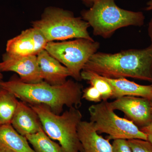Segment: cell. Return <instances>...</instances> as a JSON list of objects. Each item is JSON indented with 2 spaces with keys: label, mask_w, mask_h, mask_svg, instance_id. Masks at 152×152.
Here are the masks:
<instances>
[{
  "label": "cell",
  "mask_w": 152,
  "mask_h": 152,
  "mask_svg": "<svg viewBox=\"0 0 152 152\" xmlns=\"http://www.w3.org/2000/svg\"><path fill=\"white\" fill-rule=\"evenodd\" d=\"M0 87L12 93L29 105H45L54 113L60 115L64 106L78 109L82 104L83 86L69 80L62 85L53 86L45 81L28 83L14 78L0 82Z\"/></svg>",
  "instance_id": "cell-1"
},
{
  "label": "cell",
  "mask_w": 152,
  "mask_h": 152,
  "mask_svg": "<svg viewBox=\"0 0 152 152\" xmlns=\"http://www.w3.org/2000/svg\"><path fill=\"white\" fill-rule=\"evenodd\" d=\"M83 70L107 78H132L152 83V45L115 53L96 52Z\"/></svg>",
  "instance_id": "cell-2"
},
{
  "label": "cell",
  "mask_w": 152,
  "mask_h": 152,
  "mask_svg": "<svg viewBox=\"0 0 152 152\" xmlns=\"http://www.w3.org/2000/svg\"><path fill=\"white\" fill-rule=\"evenodd\" d=\"M82 16L93 28L94 34L104 39L121 28L142 26L145 20L143 13L121 8L115 0H95L89 9L82 12Z\"/></svg>",
  "instance_id": "cell-3"
},
{
  "label": "cell",
  "mask_w": 152,
  "mask_h": 152,
  "mask_svg": "<svg viewBox=\"0 0 152 152\" xmlns=\"http://www.w3.org/2000/svg\"><path fill=\"white\" fill-rule=\"evenodd\" d=\"M29 105L37 114L44 132L52 140L58 141L66 152H84L78 134L83 118L78 109L69 108L62 115H57L45 105Z\"/></svg>",
  "instance_id": "cell-4"
},
{
  "label": "cell",
  "mask_w": 152,
  "mask_h": 152,
  "mask_svg": "<svg viewBox=\"0 0 152 152\" xmlns=\"http://www.w3.org/2000/svg\"><path fill=\"white\" fill-rule=\"evenodd\" d=\"M33 27L42 34L48 42L74 38L94 40L88 32L90 26L88 22L58 8L46 9L42 18L33 22Z\"/></svg>",
  "instance_id": "cell-5"
},
{
  "label": "cell",
  "mask_w": 152,
  "mask_h": 152,
  "mask_svg": "<svg viewBox=\"0 0 152 152\" xmlns=\"http://www.w3.org/2000/svg\"><path fill=\"white\" fill-rule=\"evenodd\" d=\"M90 121L97 132L107 134L108 139H141L147 140L145 134L133 122L121 118L114 112L108 101L90 106L88 108Z\"/></svg>",
  "instance_id": "cell-6"
},
{
  "label": "cell",
  "mask_w": 152,
  "mask_h": 152,
  "mask_svg": "<svg viewBox=\"0 0 152 152\" xmlns=\"http://www.w3.org/2000/svg\"><path fill=\"white\" fill-rule=\"evenodd\" d=\"M99 47V43L94 40L77 39L61 42H48L45 50L67 68L71 77L80 81L84 67Z\"/></svg>",
  "instance_id": "cell-7"
},
{
  "label": "cell",
  "mask_w": 152,
  "mask_h": 152,
  "mask_svg": "<svg viewBox=\"0 0 152 152\" xmlns=\"http://www.w3.org/2000/svg\"><path fill=\"white\" fill-rule=\"evenodd\" d=\"M114 110L123 112L127 119L140 129L152 123L151 100L145 98L124 96L110 102Z\"/></svg>",
  "instance_id": "cell-8"
},
{
  "label": "cell",
  "mask_w": 152,
  "mask_h": 152,
  "mask_svg": "<svg viewBox=\"0 0 152 152\" xmlns=\"http://www.w3.org/2000/svg\"><path fill=\"white\" fill-rule=\"evenodd\" d=\"M48 43L42 34L33 27L8 41L7 53L12 56H37L45 50Z\"/></svg>",
  "instance_id": "cell-9"
},
{
  "label": "cell",
  "mask_w": 152,
  "mask_h": 152,
  "mask_svg": "<svg viewBox=\"0 0 152 152\" xmlns=\"http://www.w3.org/2000/svg\"><path fill=\"white\" fill-rule=\"evenodd\" d=\"M0 71L17 73L25 83H36L43 81L42 78L37 56H12L6 53L0 63Z\"/></svg>",
  "instance_id": "cell-10"
},
{
  "label": "cell",
  "mask_w": 152,
  "mask_h": 152,
  "mask_svg": "<svg viewBox=\"0 0 152 152\" xmlns=\"http://www.w3.org/2000/svg\"><path fill=\"white\" fill-rule=\"evenodd\" d=\"M42 78L44 81L53 86L62 85L71 76L67 68L43 50L37 55Z\"/></svg>",
  "instance_id": "cell-11"
},
{
  "label": "cell",
  "mask_w": 152,
  "mask_h": 152,
  "mask_svg": "<svg viewBox=\"0 0 152 152\" xmlns=\"http://www.w3.org/2000/svg\"><path fill=\"white\" fill-rule=\"evenodd\" d=\"M11 124L24 137L36 134L43 129L37 113L28 104L21 101H19Z\"/></svg>",
  "instance_id": "cell-12"
},
{
  "label": "cell",
  "mask_w": 152,
  "mask_h": 152,
  "mask_svg": "<svg viewBox=\"0 0 152 152\" xmlns=\"http://www.w3.org/2000/svg\"><path fill=\"white\" fill-rule=\"evenodd\" d=\"M77 132L84 152H113L110 140L99 135L91 121H81Z\"/></svg>",
  "instance_id": "cell-13"
},
{
  "label": "cell",
  "mask_w": 152,
  "mask_h": 152,
  "mask_svg": "<svg viewBox=\"0 0 152 152\" xmlns=\"http://www.w3.org/2000/svg\"><path fill=\"white\" fill-rule=\"evenodd\" d=\"M0 152H35L11 124L0 125Z\"/></svg>",
  "instance_id": "cell-14"
},
{
  "label": "cell",
  "mask_w": 152,
  "mask_h": 152,
  "mask_svg": "<svg viewBox=\"0 0 152 152\" xmlns=\"http://www.w3.org/2000/svg\"><path fill=\"white\" fill-rule=\"evenodd\" d=\"M103 77L111 86L113 99L124 96H133L152 100V83L150 85H142L122 78L110 79Z\"/></svg>",
  "instance_id": "cell-15"
},
{
  "label": "cell",
  "mask_w": 152,
  "mask_h": 152,
  "mask_svg": "<svg viewBox=\"0 0 152 152\" xmlns=\"http://www.w3.org/2000/svg\"><path fill=\"white\" fill-rule=\"evenodd\" d=\"M25 137L35 152H66L59 144L49 137L43 129L36 134Z\"/></svg>",
  "instance_id": "cell-16"
},
{
  "label": "cell",
  "mask_w": 152,
  "mask_h": 152,
  "mask_svg": "<svg viewBox=\"0 0 152 152\" xmlns=\"http://www.w3.org/2000/svg\"><path fill=\"white\" fill-rule=\"evenodd\" d=\"M19 101L12 93L0 87V121L2 124H11Z\"/></svg>",
  "instance_id": "cell-17"
},
{
  "label": "cell",
  "mask_w": 152,
  "mask_h": 152,
  "mask_svg": "<svg viewBox=\"0 0 152 152\" xmlns=\"http://www.w3.org/2000/svg\"><path fill=\"white\" fill-rule=\"evenodd\" d=\"M82 80L88 82L91 86L95 87L102 95V101H108L113 98V91L110 83L102 76L91 72L83 70L81 72Z\"/></svg>",
  "instance_id": "cell-18"
},
{
  "label": "cell",
  "mask_w": 152,
  "mask_h": 152,
  "mask_svg": "<svg viewBox=\"0 0 152 152\" xmlns=\"http://www.w3.org/2000/svg\"><path fill=\"white\" fill-rule=\"evenodd\" d=\"M132 152H152V144L141 139L128 140Z\"/></svg>",
  "instance_id": "cell-19"
},
{
  "label": "cell",
  "mask_w": 152,
  "mask_h": 152,
  "mask_svg": "<svg viewBox=\"0 0 152 152\" xmlns=\"http://www.w3.org/2000/svg\"><path fill=\"white\" fill-rule=\"evenodd\" d=\"M82 98L86 100L95 103L102 101V95L95 87L91 86L83 91Z\"/></svg>",
  "instance_id": "cell-20"
},
{
  "label": "cell",
  "mask_w": 152,
  "mask_h": 152,
  "mask_svg": "<svg viewBox=\"0 0 152 152\" xmlns=\"http://www.w3.org/2000/svg\"><path fill=\"white\" fill-rule=\"evenodd\" d=\"M113 152H132L128 140L117 139L112 144Z\"/></svg>",
  "instance_id": "cell-21"
},
{
  "label": "cell",
  "mask_w": 152,
  "mask_h": 152,
  "mask_svg": "<svg viewBox=\"0 0 152 152\" xmlns=\"http://www.w3.org/2000/svg\"><path fill=\"white\" fill-rule=\"evenodd\" d=\"M140 129L146 134L147 140L152 144V123L146 126L141 128Z\"/></svg>",
  "instance_id": "cell-22"
},
{
  "label": "cell",
  "mask_w": 152,
  "mask_h": 152,
  "mask_svg": "<svg viewBox=\"0 0 152 152\" xmlns=\"http://www.w3.org/2000/svg\"><path fill=\"white\" fill-rule=\"evenodd\" d=\"M148 33L151 41V45H152V18L148 24Z\"/></svg>",
  "instance_id": "cell-23"
},
{
  "label": "cell",
  "mask_w": 152,
  "mask_h": 152,
  "mask_svg": "<svg viewBox=\"0 0 152 152\" xmlns=\"http://www.w3.org/2000/svg\"><path fill=\"white\" fill-rule=\"evenodd\" d=\"M80 1H81L87 7H91L92 6L95 0H80Z\"/></svg>",
  "instance_id": "cell-24"
},
{
  "label": "cell",
  "mask_w": 152,
  "mask_h": 152,
  "mask_svg": "<svg viewBox=\"0 0 152 152\" xmlns=\"http://www.w3.org/2000/svg\"><path fill=\"white\" fill-rule=\"evenodd\" d=\"M145 10L147 11L152 10V0H149L147 2Z\"/></svg>",
  "instance_id": "cell-25"
},
{
  "label": "cell",
  "mask_w": 152,
  "mask_h": 152,
  "mask_svg": "<svg viewBox=\"0 0 152 152\" xmlns=\"http://www.w3.org/2000/svg\"><path fill=\"white\" fill-rule=\"evenodd\" d=\"M3 78V76L1 72L0 71V82L2 81V79Z\"/></svg>",
  "instance_id": "cell-26"
},
{
  "label": "cell",
  "mask_w": 152,
  "mask_h": 152,
  "mask_svg": "<svg viewBox=\"0 0 152 152\" xmlns=\"http://www.w3.org/2000/svg\"><path fill=\"white\" fill-rule=\"evenodd\" d=\"M151 113L152 115V100H151Z\"/></svg>",
  "instance_id": "cell-27"
},
{
  "label": "cell",
  "mask_w": 152,
  "mask_h": 152,
  "mask_svg": "<svg viewBox=\"0 0 152 152\" xmlns=\"http://www.w3.org/2000/svg\"><path fill=\"white\" fill-rule=\"evenodd\" d=\"M3 124L2 123H1V121H0V125Z\"/></svg>",
  "instance_id": "cell-28"
},
{
  "label": "cell",
  "mask_w": 152,
  "mask_h": 152,
  "mask_svg": "<svg viewBox=\"0 0 152 152\" xmlns=\"http://www.w3.org/2000/svg\"></svg>",
  "instance_id": "cell-29"
}]
</instances>
